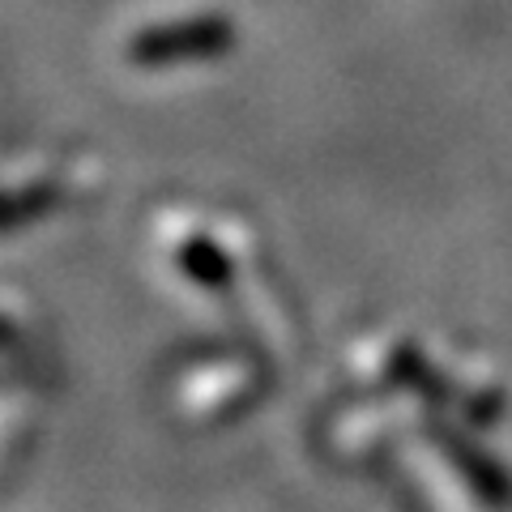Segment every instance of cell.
I'll list each match as a JSON object with an SVG mask.
<instances>
[{
    "label": "cell",
    "mask_w": 512,
    "mask_h": 512,
    "mask_svg": "<svg viewBox=\"0 0 512 512\" xmlns=\"http://www.w3.org/2000/svg\"><path fill=\"white\" fill-rule=\"evenodd\" d=\"M231 43V26L222 18H192L175 26H158L150 35H141L133 43V60H180V56H214Z\"/></svg>",
    "instance_id": "obj_1"
}]
</instances>
